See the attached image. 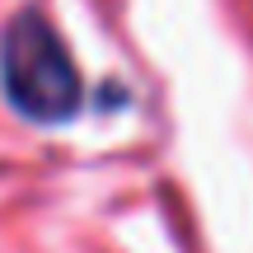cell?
<instances>
[{
	"mask_svg": "<svg viewBox=\"0 0 253 253\" xmlns=\"http://www.w3.org/2000/svg\"><path fill=\"white\" fill-rule=\"evenodd\" d=\"M0 89L19 118L38 126H61L80 113V66L42 9H19L0 28Z\"/></svg>",
	"mask_w": 253,
	"mask_h": 253,
	"instance_id": "6da1fadb",
	"label": "cell"
}]
</instances>
